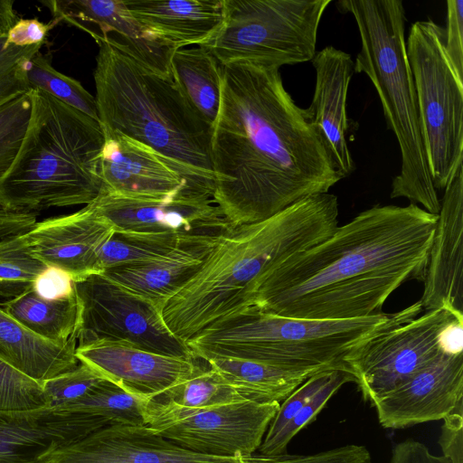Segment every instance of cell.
<instances>
[{
    "instance_id": "obj_41",
    "label": "cell",
    "mask_w": 463,
    "mask_h": 463,
    "mask_svg": "<svg viewBox=\"0 0 463 463\" xmlns=\"http://www.w3.org/2000/svg\"><path fill=\"white\" fill-rule=\"evenodd\" d=\"M446 5V52L453 67L463 78V0H448Z\"/></svg>"
},
{
    "instance_id": "obj_19",
    "label": "cell",
    "mask_w": 463,
    "mask_h": 463,
    "mask_svg": "<svg viewBox=\"0 0 463 463\" xmlns=\"http://www.w3.org/2000/svg\"><path fill=\"white\" fill-rule=\"evenodd\" d=\"M114 232L110 222L88 204L73 213L36 222L25 236L36 259L79 281L99 273V250Z\"/></svg>"
},
{
    "instance_id": "obj_25",
    "label": "cell",
    "mask_w": 463,
    "mask_h": 463,
    "mask_svg": "<svg viewBox=\"0 0 463 463\" xmlns=\"http://www.w3.org/2000/svg\"><path fill=\"white\" fill-rule=\"evenodd\" d=\"M76 339L49 341L23 326L0 307V360L43 383L75 368Z\"/></svg>"
},
{
    "instance_id": "obj_31",
    "label": "cell",
    "mask_w": 463,
    "mask_h": 463,
    "mask_svg": "<svg viewBox=\"0 0 463 463\" xmlns=\"http://www.w3.org/2000/svg\"><path fill=\"white\" fill-rule=\"evenodd\" d=\"M146 401L199 409L246 401L218 372L202 367L187 380Z\"/></svg>"
},
{
    "instance_id": "obj_7",
    "label": "cell",
    "mask_w": 463,
    "mask_h": 463,
    "mask_svg": "<svg viewBox=\"0 0 463 463\" xmlns=\"http://www.w3.org/2000/svg\"><path fill=\"white\" fill-rule=\"evenodd\" d=\"M337 9L351 14L361 48L354 72L364 73L380 98L388 128L401 152L400 173L392 182L391 198L405 197L438 214L440 199L429 170L421 136L416 90L409 64L405 8L401 0H339Z\"/></svg>"
},
{
    "instance_id": "obj_46",
    "label": "cell",
    "mask_w": 463,
    "mask_h": 463,
    "mask_svg": "<svg viewBox=\"0 0 463 463\" xmlns=\"http://www.w3.org/2000/svg\"><path fill=\"white\" fill-rule=\"evenodd\" d=\"M36 222V213L0 210V240L29 231Z\"/></svg>"
},
{
    "instance_id": "obj_40",
    "label": "cell",
    "mask_w": 463,
    "mask_h": 463,
    "mask_svg": "<svg viewBox=\"0 0 463 463\" xmlns=\"http://www.w3.org/2000/svg\"><path fill=\"white\" fill-rule=\"evenodd\" d=\"M241 463H360L354 448L345 445L311 455H252Z\"/></svg>"
},
{
    "instance_id": "obj_17",
    "label": "cell",
    "mask_w": 463,
    "mask_h": 463,
    "mask_svg": "<svg viewBox=\"0 0 463 463\" xmlns=\"http://www.w3.org/2000/svg\"><path fill=\"white\" fill-rule=\"evenodd\" d=\"M103 131L100 192L135 198L203 197L194 194L177 168L152 147L122 133Z\"/></svg>"
},
{
    "instance_id": "obj_20",
    "label": "cell",
    "mask_w": 463,
    "mask_h": 463,
    "mask_svg": "<svg viewBox=\"0 0 463 463\" xmlns=\"http://www.w3.org/2000/svg\"><path fill=\"white\" fill-rule=\"evenodd\" d=\"M108 425L95 415L52 408L0 411V463H47L55 452Z\"/></svg>"
},
{
    "instance_id": "obj_12",
    "label": "cell",
    "mask_w": 463,
    "mask_h": 463,
    "mask_svg": "<svg viewBox=\"0 0 463 463\" xmlns=\"http://www.w3.org/2000/svg\"><path fill=\"white\" fill-rule=\"evenodd\" d=\"M80 306L77 345L97 340L125 342L155 353L195 359L166 326L157 305L101 273L74 281Z\"/></svg>"
},
{
    "instance_id": "obj_24",
    "label": "cell",
    "mask_w": 463,
    "mask_h": 463,
    "mask_svg": "<svg viewBox=\"0 0 463 463\" xmlns=\"http://www.w3.org/2000/svg\"><path fill=\"white\" fill-rule=\"evenodd\" d=\"M218 236L186 242L151 262L118 267L101 274L163 310L167 300L200 269Z\"/></svg>"
},
{
    "instance_id": "obj_8",
    "label": "cell",
    "mask_w": 463,
    "mask_h": 463,
    "mask_svg": "<svg viewBox=\"0 0 463 463\" xmlns=\"http://www.w3.org/2000/svg\"><path fill=\"white\" fill-rule=\"evenodd\" d=\"M331 0H223V23L203 47L221 65L278 68L309 61Z\"/></svg>"
},
{
    "instance_id": "obj_23",
    "label": "cell",
    "mask_w": 463,
    "mask_h": 463,
    "mask_svg": "<svg viewBox=\"0 0 463 463\" xmlns=\"http://www.w3.org/2000/svg\"><path fill=\"white\" fill-rule=\"evenodd\" d=\"M146 30L175 49L204 46L222 25L223 0H124Z\"/></svg>"
},
{
    "instance_id": "obj_5",
    "label": "cell",
    "mask_w": 463,
    "mask_h": 463,
    "mask_svg": "<svg viewBox=\"0 0 463 463\" xmlns=\"http://www.w3.org/2000/svg\"><path fill=\"white\" fill-rule=\"evenodd\" d=\"M18 151L0 178V205L35 213L92 203L100 194V123L40 89Z\"/></svg>"
},
{
    "instance_id": "obj_21",
    "label": "cell",
    "mask_w": 463,
    "mask_h": 463,
    "mask_svg": "<svg viewBox=\"0 0 463 463\" xmlns=\"http://www.w3.org/2000/svg\"><path fill=\"white\" fill-rule=\"evenodd\" d=\"M423 281V310L444 307L463 314V167L440 200Z\"/></svg>"
},
{
    "instance_id": "obj_42",
    "label": "cell",
    "mask_w": 463,
    "mask_h": 463,
    "mask_svg": "<svg viewBox=\"0 0 463 463\" xmlns=\"http://www.w3.org/2000/svg\"><path fill=\"white\" fill-rule=\"evenodd\" d=\"M33 290L41 298L58 300L75 294L74 280L65 270L56 267H46L34 279Z\"/></svg>"
},
{
    "instance_id": "obj_44",
    "label": "cell",
    "mask_w": 463,
    "mask_h": 463,
    "mask_svg": "<svg viewBox=\"0 0 463 463\" xmlns=\"http://www.w3.org/2000/svg\"><path fill=\"white\" fill-rule=\"evenodd\" d=\"M56 24L53 20L43 24L37 18L18 19L7 33L6 43L20 47L43 44L48 33Z\"/></svg>"
},
{
    "instance_id": "obj_13",
    "label": "cell",
    "mask_w": 463,
    "mask_h": 463,
    "mask_svg": "<svg viewBox=\"0 0 463 463\" xmlns=\"http://www.w3.org/2000/svg\"><path fill=\"white\" fill-rule=\"evenodd\" d=\"M89 204L119 232L218 236L232 227L213 198H135L100 192Z\"/></svg>"
},
{
    "instance_id": "obj_6",
    "label": "cell",
    "mask_w": 463,
    "mask_h": 463,
    "mask_svg": "<svg viewBox=\"0 0 463 463\" xmlns=\"http://www.w3.org/2000/svg\"><path fill=\"white\" fill-rule=\"evenodd\" d=\"M420 300L393 313L345 320L283 317L248 306L214 321L185 343L195 359L254 361L293 372L349 369L347 356L377 333L411 320Z\"/></svg>"
},
{
    "instance_id": "obj_35",
    "label": "cell",
    "mask_w": 463,
    "mask_h": 463,
    "mask_svg": "<svg viewBox=\"0 0 463 463\" xmlns=\"http://www.w3.org/2000/svg\"><path fill=\"white\" fill-rule=\"evenodd\" d=\"M49 408L43 383L0 360V411Z\"/></svg>"
},
{
    "instance_id": "obj_15",
    "label": "cell",
    "mask_w": 463,
    "mask_h": 463,
    "mask_svg": "<svg viewBox=\"0 0 463 463\" xmlns=\"http://www.w3.org/2000/svg\"><path fill=\"white\" fill-rule=\"evenodd\" d=\"M43 5L57 24L62 22L93 39H108L152 71L171 76L170 61L176 49L140 24L124 0H51Z\"/></svg>"
},
{
    "instance_id": "obj_4",
    "label": "cell",
    "mask_w": 463,
    "mask_h": 463,
    "mask_svg": "<svg viewBox=\"0 0 463 463\" xmlns=\"http://www.w3.org/2000/svg\"><path fill=\"white\" fill-rule=\"evenodd\" d=\"M95 99L103 130L136 139L167 158L196 195L213 198L212 127L171 76L152 71L96 37Z\"/></svg>"
},
{
    "instance_id": "obj_39",
    "label": "cell",
    "mask_w": 463,
    "mask_h": 463,
    "mask_svg": "<svg viewBox=\"0 0 463 463\" xmlns=\"http://www.w3.org/2000/svg\"><path fill=\"white\" fill-rule=\"evenodd\" d=\"M338 370H326L307 378L282 403L269 425L260 446L273 441L301 408L332 378Z\"/></svg>"
},
{
    "instance_id": "obj_9",
    "label": "cell",
    "mask_w": 463,
    "mask_h": 463,
    "mask_svg": "<svg viewBox=\"0 0 463 463\" xmlns=\"http://www.w3.org/2000/svg\"><path fill=\"white\" fill-rule=\"evenodd\" d=\"M406 51L429 170L435 189L445 190L463 167V78L446 52L444 28L431 20L411 24Z\"/></svg>"
},
{
    "instance_id": "obj_2",
    "label": "cell",
    "mask_w": 463,
    "mask_h": 463,
    "mask_svg": "<svg viewBox=\"0 0 463 463\" xmlns=\"http://www.w3.org/2000/svg\"><path fill=\"white\" fill-rule=\"evenodd\" d=\"M438 220L418 204L375 205L267 271L248 306L309 320L370 317L408 279H424ZM247 306V307H248Z\"/></svg>"
},
{
    "instance_id": "obj_18",
    "label": "cell",
    "mask_w": 463,
    "mask_h": 463,
    "mask_svg": "<svg viewBox=\"0 0 463 463\" xmlns=\"http://www.w3.org/2000/svg\"><path fill=\"white\" fill-rule=\"evenodd\" d=\"M184 449L146 425L111 424L55 452L47 463H241Z\"/></svg>"
},
{
    "instance_id": "obj_28",
    "label": "cell",
    "mask_w": 463,
    "mask_h": 463,
    "mask_svg": "<svg viewBox=\"0 0 463 463\" xmlns=\"http://www.w3.org/2000/svg\"><path fill=\"white\" fill-rule=\"evenodd\" d=\"M0 307L49 341L64 344L76 339L80 323L76 293L68 298L48 300L39 297L31 288L20 296L0 303Z\"/></svg>"
},
{
    "instance_id": "obj_22",
    "label": "cell",
    "mask_w": 463,
    "mask_h": 463,
    "mask_svg": "<svg viewBox=\"0 0 463 463\" xmlns=\"http://www.w3.org/2000/svg\"><path fill=\"white\" fill-rule=\"evenodd\" d=\"M311 62L316 83L312 101L306 110L337 172L345 178L355 170L346 137V100L354 61L349 53L326 46L316 52Z\"/></svg>"
},
{
    "instance_id": "obj_26",
    "label": "cell",
    "mask_w": 463,
    "mask_h": 463,
    "mask_svg": "<svg viewBox=\"0 0 463 463\" xmlns=\"http://www.w3.org/2000/svg\"><path fill=\"white\" fill-rule=\"evenodd\" d=\"M170 73L185 98L212 127L218 114L222 65L203 46L176 49L170 61Z\"/></svg>"
},
{
    "instance_id": "obj_14",
    "label": "cell",
    "mask_w": 463,
    "mask_h": 463,
    "mask_svg": "<svg viewBox=\"0 0 463 463\" xmlns=\"http://www.w3.org/2000/svg\"><path fill=\"white\" fill-rule=\"evenodd\" d=\"M76 357L127 392L154 398L195 374L197 359L165 355L133 345L97 340L76 347Z\"/></svg>"
},
{
    "instance_id": "obj_16",
    "label": "cell",
    "mask_w": 463,
    "mask_h": 463,
    "mask_svg": "<svg viewBox=\"0 0 463 463\" xmlns=\"http://www.w3.org/2000/svg\"><path fill=\"white\" fill-rule=\"evenodd\" d=\"M373 405L388 429L443 420L463 405V352L440 354Z\"/></svg>"
},
{
    "instance_id": "obj_34",
    "label": "cell",
    "mask_w": 463,
    "mask_h": 463,
    "mask_svg": "<svg viewBox=\"0 0 463 463\" xmlns=\"http://www.w3.org/2000/svg\"><path fill=\"white\" fill-rule=\"evenodd\" d=\"M350 382H354L350 372L336 370L332 378L301 408L273 441L266 446H260V455L275 457L285 454L293 437L315 420L328 400L345 383Z\"/></svg>"
},
{
    "instance_id": "obj_38",
    "label": "cell",
    "mask_w": 463,
    "mask_h": 463,
    "mask_svg": "<svg viewBox=\"0 0 463 463\" xmlns=\"http://www.w3.org/2000/svg\"><path fill=\"white\" fill-rule=\"evenodd\" d=\"M103 380L92 368L80 363L75 368L43 383L48 406L60 411L80 399Z\"/></svg>"
},
{
    "instance_id": "obj_10",
    "label": "cell",
    "mask_w": 463,
    "mask_h": 463,
    "mask_svg": "<svg viewBox=\"0 0 463 463\" xmlns=\"http://www.w3.org/2000/svg\"><path fill=\"white\" fill-rule=\"evenodd\" d=\"M463 314L447 307L425 311L386 328L345 359L364 398L375 403L440 354L461 353L456 322Z\"/></svg>"
},
{
    "instance_id": "obj_11",
    "label": "cell",
    "mask_w": 463,
    "mask_h": 463,
    "mask_svg": "<svg viewBox=\"0 0 463 463\" xmlns=\"http://www.w3.org/2000/svg\"><path fill=\"white\" fill-rule=\"evenodd\" d=\"M279 404L246 400L189 409L146 400L144 419L152 430L189 451L245 458L259 449Z\"/></svg>"
},
{
    "instance_id": "obj_29",
    "label": "cell",
    "mask_w": 463,
    "mask_h": 463,
    "mask_svg": "<svg viewBox=\"0 0 463 463\" xmlns=\"http://www.w3.org/2000/svg\"><path fill=\"white\" fill-rule=\"evenodd\" d=\"M208 236L185 237L174 234H143L114 232L99 253L98 269L105 270L154 261L172 250Z\"/></svg>"
},
{
    "instance_id": "obj_27",
    "label": "cell",
    "mask_w": 463,
    "mask_h": 463,
    "mask_svg": "<svg viewBox=\"0 0 463 463\" xmlns=\"http://www.w3.org/2000/svg\"><path fill=\"white\" fill-rule=\"evenodd\" d=\"M245 399L256 402H279L315 373L287 371L265 364L232 358L206 362Z\"/></svg>"
},
{
    "instance_id": "obj_36",
    "label": "cell",
    "mask_w": 463,
    "mask_h": 463,
    "mask_svg": "<svg viewBox=\"0 0 463 463\" xmlns=\"http://www.w3.org/2000/svg\"><path fill=\"white\" fill-rule=\"evenodd\" d=\"M43 44L20 47L0 36V109L31 90L27 71L32 58Z\"/></svg>"
},
{
    "instance_id": "obj_3",
    "label": "cell",
    "mask_w": 463,
    "mask_h": 463,
    "mask_svg": "<svg viewBox=\"0 0 463 463\" xmlns=\"http://www.w3.org/2000/svg\"><path fill=\"white\" fill-rule=\"evenodd\" d=\"M338 214L337 197L318 194L268 219L223 232L197 272L164 306L170 331L186 342L247 307L258 280L287 258L328 238L338 227Z\"/></svg>"
},
{
    "instance_id": "obj_37",
    "label": "cell",
    "mask_w": 463,
    "mask_h": 463,
    "mask_svg": "<svg viewBox=\"0 0 463 463\" xmlns=\"http://www.w3.org/2000/svg\"><path fill=\"white\" fill-rule=\"evenodd\" d=\"M29 92L0 109V178L11 165L23 140L31 112ZM0 210H4L1 205Z\"/></svg>"
},
{
    "instance_id": "obj_47",
    "label": "cell",
    "mask_w": 463,
    "mask_h": 463,
    "mask_svg": "<svg viewBox=\"0 0 463 463\" xmlns=\"http://www.w3.org/2000/svg\"><path fill=\"white\" fill-rule=\"evenodd\" d=\"M14 4L13 0H0V36L6 35L18 21Z\"/></svg>"
},
{
    "instance_id": "obj_43",
    "label": "cell",
    "mask_w": 463,
    "mask_h": 463,
    "mask_svg": "<svg viewBox=\"0 0 463 463\" xmlns=\"http://www.w3.org/2000/svg\"><path fill=\"white\" fill-rule=\"evenodd\" d=\"M439 443L443 456L452 463H463V405L444 419Z\"/></svg>"
},
{
    "instance_id": "obj_33",
    "label": "cell",
    "mask_w": 463,
    "mask_h": 463,
    "mask_svg": "<svg viewBox=\"0 0 463 463\" xmlns=\"http://www.w3.org/2000/svg\"><path fill=\"white\" fill-rule=\"evenodd\" d=\"M46 267L32 254L25 232L0 240V297L20 296Z\"/></svg>"
},
{
    "instance_id": "obj_32",
    "label": "cell",
    "mask_w": 463,
    "mask_h": 463,
    "mask_svg": "<svg viewBox=\"0 0 463 463\" xmlns=\"http://www.w3.org/2000/svg\"><path fill=\"white\" fill-rule=\"evenodd\" d=\"M27 78L31 90L40 89L99 122L95 96L79 80L55 70L50 56L37 52L30 61Z\"/></svg>"
},
{
    "instance_id": "obj_45",
    "label": "cell",
    "mask_w": 463,
    "mask_h": 463,
    "mask_svg": "<svg viewBox=\"0 0 463 463\" xmlns=\"http://www.w3.org/2000/svg\"><path fill=\"white\" fill-rule=\"evenodd\" d=\"M390 463H452V461L443 455H433L420 441L406 439L393 447Z\"/></svg>"
},
{
    "instance_id": "obj_1",
    "label": "cell",
    "mask_w": 463,
    "mask_h": 463,
    "mask_svg": "<svg viewBox=\"0 0 463 463\" xmlns=\"http://www.w3.org/2000/svg\"><path fill=\"white\" fill-rule=\"evenodd\" d=\"M213 200L232 227L268 219L343 178L278 68L222 65Z\"/></svg>"
},
{
    "instance_id": "obj_30",
    "label": "cell",
    "mask_w": 463,
    "mask_h": 463,
    "mask_svg": "<svg viewBox=\"0 0 463 463\" xmlns=\"http://www.w3.org/2000/svg\"><path fill=\"white\" fill-rule=\"evenodd\" d=\"M144 399L136 397L118 385L103 380L80 399L60 411L95 415L111 424L146 425Z\"/></svg>"
}]
</instances>
